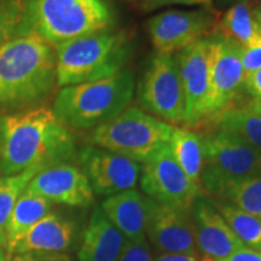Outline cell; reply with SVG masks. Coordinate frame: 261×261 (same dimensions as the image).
<instances>
[{
    "mask_svg": "<svg viewBox=\"0 0 261 261\" xmlns=\"http://www.w3.org/2000/svg\"><path fill=\"white\" fill-rule=\"evenodd\" d=\"M244 90L253 99L261 100V68L247 77L244 83Z\"/></svg>",
    "mask_w": 261,
    "mask_h": 261,
    "instance_id": "1f68e13d",
    "label": "cell"
},
{
    "mask_svg": "<svg viewBox=\"0 0 261 261\" xmlns=\"http://www.w3.org/2000/svg\"><path fill=\"white\" fill-rule=\"evenodd\" d=\"M212 203L244 246L261 252V219L227 202L212 201Z\"/></svg>",
    "mask_w": 261,
    "mask_h": 261,
    "instance_id": "cb8c5ba5",
    "label": "cell"
},
{
    "mask_svg": "<svg viewBox=\"0 0 261 261\" xmlns=\"http://www.w3.org/2000/svg\"><path fill=\"white\" fill-rule=\"evenodd\" d=\"M56 84V56L37 34L19 35L0 46V110L34 108Z\"/></svg>",
    "mask_w": 261,
    "mask_h": 261,
    "instance_id": "7a4b0ae2",
    "label": "cell"
},
{
    "mask_svg": "<svg viewBox=\"0 0 261 261\" xmlns=\"http://www.w3.org/2000/svg\"><path fill=\"white\" fill-rule=\"evenodd\" d=\"M174 127L137 107L127 108L91 133V145L144 162L167 145Z\"/></svg>",
    "mask_w": 261,
    "mask_h": 261,
    "instance_id": "8992f818",
    "label": "cell"
},
{
    "mask_svg": "<svg viewBox=\"0 0 261 261\" xmlns=\"http://www.w3.org/2000/svg\"><path fill=\"white\" fill-rule=\"evenodd\" d=\"M241 47L219 35L212 37L210 91L207 100V122L213 123L227 109L237 106L244 90V71Z\"/></svg>",
    "mask_w": 261,
    "mask_h": 261,
    "instance_id": "30bf717a",
    "label": "cell"
},
{
    "mask_svg": "<svg viewBox=\"0 0 261 261\" xmlns=\"http://www.w3.org/2000/svg\"><path fill=\"white\" fill-rule=\"evenodd\" d=\"M213 35L233 41L241 48L261 42V17L259 8L252 0L234 3L218 18Z\"/></svg>",
    "mask_w": 261,
    "mask_h": 261,
    "instance_id": "ffe728a7",
    "label": "cell"
},
{
    "mask_svg": "<svg viewBox=\"0 0 261 261\" xmlns=\"http://www.w3.org/2000/svg\"><path fill=\"white\" fill-rule=\"evenodd\" d=\"M211 57L212 38L194 42L177 57L185 97L184 125L190 128L207 122Z\"/></svg>",
    "mask_w": 261,
    "mask_h": 261,
    "instance_id": "7c38bea8",
    "label": "cell"
},
{
    "mask_svg": "<svg viewBox=\"0 0 261 261\" xmlns=\"http://www.w3.org/2000/svg\"><path fill=\"white\" fill-rule=\"evenodd\" d=\"M168 145L175 161L187 174L191 184L203 192L201 187V172L203 166L202 135L187 127H174Z\"/></svg>",
    "mask_w": 261,
    "mask_h": 261,
    "instance_id": "7402d4cb",
    "label": "cell"
},
{
    "mask_svg": "<svg viewBox=\"0 0 261 261\" xmlns=\"http://www.w3.org/2000/svg\"><path fill=\"white\" fill-rule=\"evenodd\" d=\"M168 5H201L204 10L217 12L213 6V0H142L140 9L149 12Z\"/></svg>",
    "mask_w": 261,
    "mask_h": 261,
    "instance_id": "f1b7e54d",
    "label": "cell"
},
{
    "mask_svg": "<svg viewBox=\"0 0 261 261\" xmlns=\"http://www.w3.org/2000/svg\"><path fill=\"white\" fill-rule=\"evenodd\" d=\"M40 171L28 169L14 175H0V247L6 253V230L16 202Z\"/></svg>",
    "mask_w": 261,
    "mask_h": 261,
    "instance_id": "d4e9b609",
    "label": "cell"
},
{
    "mask_svg": "<svg viewBox=\"0 0 261 261\" xmlns=\"http://www.w3.org/2000/svg\"><path fill=\"white\" fill-rule=\"evenodd\" d=\"M112 14L104 0H25L23 35L58 45L106 31Z\"/></svg>",
    "mask_w": 261,
    "mask_h": 261,
    "instance_id": "5b68a950",
    "label": "cell"
},
{
    "mask_svg": "<svg viewBox=\"0 0 261 261\" xmlns=\"http://www.w3.org/2000/svg\"><path fill=\"white\" fill-rule=\"evenodd\" d=\"M25 0H0V46L23 35Z\"/></svg>",
    "mask_w": 261,
    "mask_h": 261,
    "instance_id": "4316f807",
    "label": "cell"
},
{
    "mask_svg": "<svg viewBox=\"0 0 261 261\" xmlns=\"http://www.w3.org/2000/svg\"><path fill=\"white\" fill-rule=\"evenodd\" d=\"M0 261H6V253L2 247H0Z\"/></svg>",
    "mask_w": 261,
    "mask_h": 261,
    "instance_id": "d590c367",
    "label": "cell"
},
{
    "mask_svg": "<svg viewBox=\"0 0 261 261\" xmlns=\"http://www.w3.org/2000/svg\"><path fill=\"white\" fill-rule=\"evenodd\" d=\"M74 137L47 107L0 114V173L44 171L70 161Z\"/></svg>",
    "mask_w": 261,
    "mask_h": 261,
    "instance_id": "6da1fadb",
    "label": "cell"
},
{
    "mask_svg": "<svg viewBox=\"0 0 261 261\" xmlns=\"http://www.w3.org/2000/svg\"><path fill=\"white\" fill-rule=\"evenodd\" d=\"M220 198L261 219V177L249 178L231 185Z\"/></svg>",
    "mask_w": 261,
    "mask_h": 261,
    "instance_id": "484cf974",
    "label": "cell"
},
{
    "mask_svg": "<svg viewBox=\"0 0 261 261\" xmlns=\"http://www.w3.org/2000/svg\"><path fill=\"white\" fill-rule=\"evenodd\" d=\"M127 238L114 226L102 208H96L84 232L79 261H119Z\"/></svg>",
    "mask_w": 261,
    "mask_h": 261,
    "instance_id": "ac0fdd59",
    "label": "cell"
},
{
    "mask_svg": "<svg viewBox=\"0 0 261 261\" xmlns=\"http://www.w3.org/2000/svg\"><path fill=\"white\" fill-rule=\"evenodd\" d=\"M214 129L241 139L261 152V115L248 104L234 106L214 120Z\"/></svg>",
    "mask_w": 261,
    "mask_h": 261,
    "instance_id": "603a6c76",
    "label": "cell"
},
{
    "mask_svg": "<svg viewBox=\"0 0 261 261\" xmlns=\"http://www.w3.org/2000/svg\"><path fill=\"white\" fill-rule=\"evenodd\" d=\"M152 205L154 200L133 189L108 197L102 211L127 240H140L146 237Z\"/></svg>",
    "mask_w": 261,
    "mask_h": 261,
    "instance_id": "e0dca14e",
    "label": "cell"
},
{
    "mask_svg": "<svg viewBox=\"0 0 261 261\" xmlns=\"http://www.w3.org/2000/svg\"><path fill=\"white\" fill-rule=\"evenodd\" d=\"M223 261H261V252L244 246Z\"/></svg>",
    "mask_w": 261,
    "mask_h": 261,
    "instance_id": "d6a6232c",
    "label": "cell"
},
{
    "mask_svg": "<svg viewBox=\"0 0 261 261\" xmlns=\"http://www.w3.org/2000/svg\"><path fill=\"white\" fill-rule=\"evenodd\" d=\"M146 236L161 254L200 256L190 211L167 207L154 201Z\"/></svg>",
    "mask_w": 261,
    "mask_h": 261,
    "instance_id": "5bb4252c",
    "label": "cell"
},
{
    "mask_svg": "<svg viewBox=\"0 0 261 261\" xmlns=\"http://www.w3.org/2000/svg\"><path fill=\"white\" fill-rule=\"evenodd\" d=\"M130 41L123 32L106 31L56 46V84L65 87L92 83L125 69Z\"/></svg>",
    "mask_w": 261,
    "mask_h": 261,
    "instance_id": "277c9868",
    "label": "cell"
},
{
    "mask_svg": "<svg viewBox=\"0 0 261 261\" xmlns=\"http://www.w3.org/2000/svg\"><path fill=\"white\" fill-rule=\"evenodd\" d=\"M139 106L165 122L185 121V97L177 57L156 54L150 61L138 87Z\"/></svg>",
    "mask_w": 261,
    "mask_h": 261,
    "instance_id": "ba28073f",
    "label": "cell"
},
{
    "mask_svg": "<svg viewBox=\"0 0 261 261\" xmlns=\"http://www.w3.org/2000/svg\"><path fill=\"white\" fill-rule=\"evenodd\" d=\"M248 106L252 108L253 110H255L256 113H259L261 115V100H257V99H252L249 103H247Z\"/></svg>",
    "mask_w": 261,
    "mask_h": 261,
    "instance_id": "e575fe53",
    "label": "cell"
},
{
    "mask_svg": "<svg viewBox=\"0 0 261 261\" xmlns=\"http://www.w3.org/2000/svg\"><path fill=\"white\" fill-rule=\"evenodd\" d=\"M233 2H236V3H240V2H247V0H233Z\"/></svg>",
    "mask_w": 261,
    "mask_h": 261,
    "instance_id": "8d00e7d4",
    "label": "cell"
},
{
    "mask_svg": "<svg viewBox=\"0 0 261 261\" xmlns=\"http://www.w3.org/2000/svg\"><path fill=\"white\" fill-rule=\"evenodd\" d=\"M154 261H201V257L189 254H160Z\"/></svg>",
    "mask_w": 261,
    "mask_h": 261,
    "instance_id": "836d02e7",
    "label": "cell"
},
{
    "mask_svg": "<svg viewBox=\"0 0 261 261\" xmlns=\"http://www.w3.org/2000/svg\"><path fill=\"white\" fill-rule=\"evenodd\" d=\"M139 179L144 194L167 207L190 211L196 198L203 196L182 172L168 144L143 162Z\"/></svg>",
    "mask_w": 261,
    "mask_h": 261,
    "instance_id": "9c48e42d",
    "label": "cell"
},
{
    "mask_svg": "<svg viewBox=\"0 0 261 261\" xmlns=\"http://www.w3.org/2000/svg\"><path fill=\"white\" fill-rule=\"evenodd\" d=\"M241 58H242V67L244 77L250 76L254 71L261 68V42L253 46L241 48Z\"/></svg>",
    "mask_w": 261,
    "mask_h": 261,
    "instance_id": "f546056e",
    "label": "cell"
},
{
    "mask_svg": "<svg viewBox=\"0 0 261 261\" xmlns=\"http://www.w3.org/2000/svg\"><path fill=\"white\" fill-rule=\"evenodd\" d=\"M190 212L201 261H223L244 247L212 201L200 196Z\"/></svg>",
    "mask_w": 261,
    "mask_h": 261,
    "instance_id": "2e32d148",
    "label": "cell"
},
{
    "mask_svg": "<svg viewBox=\"0 0 261 261\" xmlns=\"http://www.w3.org/2000/svg\"><path fill=\"white\" fill-rule=\"evenodd\" d=\"M79 161L93 192L108 197L133 190L142 171L139 162L93 145L81 150Z\"/></svg>",
    "mask_w": 261,
    "mask_h": 261,
    "instance_id": "4fadbf2b",
    "label": "cell"
},
{
    "mask_svg": "<svg viewBox=\"0 0 261 261\" xmlns=\"http://www.w3.org/2000/svg\"><path fill=\"white\" fill-rule=\"evenodd\" d=\"M119 261H154L148 240H126Z\"/></svg>",
    "mask_w": 261,
    "mask_h": 261,
    "instance_id": "83f0119b",
    "label": "cell"
},
{
    "mask_svg": "<svg viewBox=\"0 0 261 261\" xmlns=\"http://www.w3.org/2000/svg\"><path fill=\"white\" fill-rule=\"evenodd\" d=\"M74 233L73 221L56 213H48L25 233L9 256L27 252L63 253L73 243Z\"/></svg>",
    "mask_w": 261,
    "mask_h": 261,
    "instance_id": "d6986e66",
    "label": "cell"
},
{
    "mask_svg": "<svg viewBox=\"0 0 261 261\" xmlns=\"http://www.w3.org/2000/svg\"><path fill=\"white\" fill-rule=\"evenodd\" d=\"M203 192L220 197L228 187L246 179L261 177V152L236 137L213 130L203 136Z\"/></svg>",
    "mask_w": 261,
    "mask_h": 261,
    "instance_id": "52a82bcc",
    "label": "cell"
},
{
    "mask_svg": "<svg viewBox=\"0 0 261 261\" xmlns=\"http://www.w3.org/2000/svg\"><path fill=\"white\" fill-rule=\"evenodd\" d=\"M52 203L46 198L33 194L27 188L16 202L8 230H6V256L12 253L17 243L25 236L31 228L41 220L45 215L51 213Z\"/></svg>",
    "mask_w": 261,
    "mask_h": 261,
    "instance_id": "44dd1931",
    "label": "cell"
},
{
    "mask_svg": "<svg viewBox=\"0 0 261 261\" xmlns=\"http://www.w3.org/2000/svg\"><path fill=\"white\" fill-rule=\"evenodd\" d=\"M6 261H71L70 256L63 253L27 252L14 254L6 257Z\"/></svg>",
    "mask_w": 261,
    "mask_h": 261,
    "instance_id": "4dcf8cb0",
    "label": "cell"
},
{
    "mask_svg": "<svg viewBox=\"0 0 261 261\" xmlns=\"http://www.w3.org/2000/svg\"><path fill=\"white\" fill-rule=\"evenodd\" d=\"M27 189L51 203L69 207H89L94 200V192L83 169L67 162L39 172Z\"/></svg>",
    "mask_w": 261,
    "mask_h": 261,
    "instance_id": "9a60e30c",
    "label": "cell"
},
{
    "mask_svg": "<svg viewBox=\"0 0 261 261\" xmlns=\"http://www.w3.org/2000/svg\"><path fill=\"white\" fill-rule=\"evenodd\" d=\"M135 86V74L125 68L106 79L63 87L52 110L67 128L94 129L128 108Z\"/></svg>",
    "mask_w": 261,
    "mask_h": 261,
    "instance_id": "3957f363",
    "label": "cell"
},
{
    "mask_svg": "<svg viewBox=\"0 0 261 261\" xmlns=\"http://www.w3.org/2000/svg\"><path fill=\"white\" fill-rule=\"evenodd\" d=\"M217 21V12L204 9L196 11L172 10L150 18L148 32L158 54L173 55L203 39L204 35H213Z\"/></svg>",
    "mask_w": 261,
    "mask_h": 261,
    "instance_id": "8fae6325",
    "label": "cell"
},
{
    "mask_svg": "<svg viewBox=\"0 0 261 261\" xmlns=\"http://www.w3.org/2000/svg\"><path fill=\"white\" fill-rule=\"evenodd\" d=\"M257 8H259V12H260V17H261V5H259V6H257Z\"/></svg>",
    "mask_w": 261,
    "mask_h": 261,
    "instance_id": "74e56055",
    "label": "cell"
}]
</instances>
